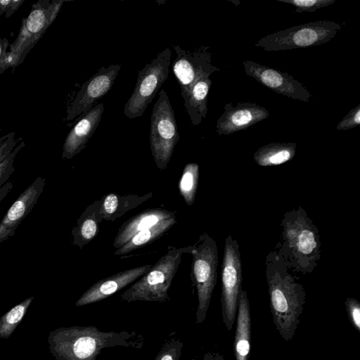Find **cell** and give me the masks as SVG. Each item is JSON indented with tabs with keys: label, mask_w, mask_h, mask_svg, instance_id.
Returning a JSON list of instances; mask_svg holds the SVG:
<instances>
[{
	"label": "cell",
	"mask_w": 360,
	"mask_h": 360,
	"mask_svg": "<svg viewBox=\"0 0 360 360\" xmlns=\"http://www.w3.org/2000/svg\"><path fill=\"white\" fill-rule=\"evenodd\" d=\"M153 196V193L143 195L129 193L120 195L110 193L101 199L99 216L101 221H114L123 216L128 211L139 206L148 200Z\"/></svg>",
	"instance_id": "ffe728a7"
},
{
	"label": "cell",
	"mask_w": 360,
	"mask_h": 360,
	"mask_svg": "<svg viewBox=\"0 0 360 360\" xmlns=\"http://www.w3.org/2000/svg\"><path fill=\"white\" fill-rule=\"evenodd\" d=\"M193 245L184 248L168 246L167 252L120 295L127 302L134 301L165 302L169 300L168 291L184 253H191Z\"/></svg>",
	"instance_id": "277c9868"
},
{
	"label": "cell",
	"mask_w": 360,
	"mask_h": 360,
	"mask_svg": "<svg viewBox=\"0 0 360 360\" xmlns=\"http://www.w3.org/2000/svg\"><path fill=\"white\" fill-rule=\"evenodd\" d=\"M191 360H196V359H191Z\"/></svg>",
	"instance_id": "74e56055"
},
{
	"label": "cell",
	"mask_w": 360,
	"mask_h": 360,
	"mask_svg": "<svg viewBox=\"0 0 360 360\" xmlns=\"http://www.w3.org/2000/svg\"><path fill=\"white\" fill-rule=\"evenodd\" d=\"M8 40L6 38H0V66L5 54L8 52Z\"/></svg>",
	"instance_id": "e575fe53"
},
{
	"label": "cell",
	"mask_w": 360,
	"mask_h": 360,
	"mask_svg": "<svg viewBox=\"0 0 360 360\" xmlns=\"http://www.w3.org/2000/svg\"><path fill=\"white\" fill-rule=\"evenodd\" d=\"M101 199L96 200L86 207L72 227L71 234L72 244L82 249L98 233L99 224L102 222L99 210Z\"/></svg>",
	"instance_id": "44dd1931"
},
{
	"label": "cell",
	"mask_w": 360,
	"mask_h": 360,
	"mask_svg": "<svg viewBox=\"0 0 360 360\" xmlns=\"http://www.w3.org/2000/svg\"><path fill=\"white\" fill-rule=\"evenodd\" d=\"M199 165L197 163H188L184 167L179 182V190L184 202L188 206L195 200L199 181Z\"/></svg>",
	"instance_id": "d4e9b609"
},
{
	"label": "cell",
	"mask_w": 360,
	"mask_h": 360,
	"mask_svg": "<svg viewBox=\"0 0 360 360\" xmlns=\"http://www.w3.org/2000/svg\"><path fill=\"white\" fill-rule=\"evenodd\" d=\"M176 223V217H173L141 231L122 246L116 249L114 255L121 257L154 242L166 234Z\"/></svg>",
	"instance_id": "7402d4cb"
},
{
	"label": "cell",
	"mask_w": 360,
	"mask_h": 360,
	"mask_svg": "<svg viewBox=\"0 0 360 360\" xmlns=\"http://www.w3.org/2000/svg\"><path fill=\"white\" fill-rule=\"evenodd\" d=\"M25 141L21 139L14 149L0 162V188L8 181L15 171L13 162L18 153L25 147Z\"/></svg>",
	"instance_id": "83f0119b"
},
{
	"label": "cell",
	"mask_w": 360,
	"mask_h": 360,
	"mask_svg": "<svg viewBox=\"0 0 360 360\" xmlns=\"http://www.w3.org/2000/svg\"><path fill=\"white\" fill-rule=\"evenodd\" d=\"M265 276L274 324L281 338L290 341L304 310V288L274 249L266 257Z\"/></svg>",
	"instance_id": "6da1fadb"
},
{
	"label": "cell",
	"mask_w": 360,
	"mask_h": 360,
	"mask_svg": "<svg viewBox=\"0 0 360 360\" xmlns=\"http://www.w3.org/2000/svg\"><path fill=\"white\" fill-rule=\"evenodd\" d=\"M176 57L173 61L174 74L181 87V94L184 103L187 101L193 85L200 79L210 77L219 68L211 63L212 54L208 47H201L191 53L179 46H173Z\"/></svg>",
	"instance_id": "8fae6325"
},
{
	"label": "cell",
	"mask_w": 360,
	"mask_h": 360,
	"mask_svg": "<svg viewBox=\"0 0 360 360\" xmlns=\"http://www.w3.org/2000/svg\"><path fill=\"white\" fill-rule=\"evenodd\" d=\"M13 183L11 181H7L2 187L0 188V202L9 193L13 188Z\"/></svg>",
	"instance_id": "d590c367"
},
{
	"label": "cell",
	"mask_w": 360,
	"mask_h": 360,
	"mask_svg": "<svg viewBox=\"0 0 360 360\" xmlns=\"http://www.w3.org/2000/svg\"><path fill=\"white\" fill-rule=\"evenodd\" d=\"M278 2L288 4L295 7V12H316L318 9L327 7L336 0H276Z\"/></svg>",
	"instance_id": "f1b7e54d"
},
{
	"label": "cell",
	"mask_w": 360,
	"mask_h": 360,
	"mask_svg": "<svg viewBox=\"0 0 360 360\" xmlns=\"http://www.w3.org/2000/svg\"><path fill=\"white\" fill-rule=\"evenodd\" d=\"M321 246L319 230L302 207L284 214L274 250L292 272L311 274L320 261Z\"/></svg>",
	"instance_id": "7a4b0ae2"
},
{
	"label": "cell",
	"mask_w": 360,
	"mask_h": 360,
	"mask_svg": "<svg viewBox=\"0 0 360 360\" xmlns=\"http://www.w3.org/2000/svg\"><path fill=\"white\" fill-rule=\"evenodd\" d=\"M212 85L210 77L199 79L192 87L184 107L193 125L200 124L207 112V96Z\"/></svg>",
	"instance_id": "cb8c5ba5"
},
{
	"label": "cell",
	"mask_w": 360,
	"mask_h": 360,
	"mask_svg": "<svg viewBox=\"0 0 360 360\" xmlns=\"http://www.w3.org/2000/svg\"><path fill=\"white\" fill-rule=\"evenodd\" d=\"M51 343L58 360H96L106 348L141 349L143 337L135 331L105 332L94 326H72L54 331Z\"/></svg>",
	"instance_id": "3957f363"
},
{
	"label": "cell",
	"mask_w": 360,
	"mask_h": 360,
	"mask_svg": "<svg viewBox=\"0 0 360 360\" xmlns=\"http://www.w3.org/2000/svg\"><path fill=\"white\" fill-rule=\"evenodd\" d=\"M224 109L216 125V131L219 135H230L246 129L270 116L264 107L249 101L239 102L236 105L228 103Z\"/></svg>",
	"instance_id": "5bb4252c"
},
{
	"label": "cell",
	"mask_w": 360,
	"mask_h": 360,
	"mask_svg": "<svg viewBox=\"0 0 360 360\" xmlns=\"http://www.w3.org/2000/svg\"><path fill=\"white\" fill-rule=\"evenodd\" d=\"M360 124V105L351 109L349 112L338 124L336 129L338 131L348 130L358 127Z\"/></svg>",
	"instance_id": "f546056e"
},
{
	"label": "cell",
	"mask_w": 360,
	"mask_h": 360,
	"mask_svg": "<svg viewBox=\"0 0 360 360\" xmlns=\"http://www.w3.org/2000/svg\"><path fill=\"white\" fill-rule=\"evenodd\" d=\"M345 305L351 323L360 332V303L354 298L347 297Z\"/></svg>",
	"instance_id": "4dcf8cb0"
},
{
	"label": "cell",
	"mask_w": 360,
	"mask_h": 360,
	"mask_svg": "<svg viewBox=\"0 0 360 360\" xmlns=\"http://www.w3.org/2000/svg\"><path fill=\"white\" fill-rule=\"evenodd\" d=\"M24 58L19 53L8 51L1 63L0 66V74H2L6 70L9 68H13L18 66L19 64L22 63Z\"/></svg>",
	"instance_id": "d6a6232c"
},
{
	"label": "cell",
	"mask_w": 360,
	"mask_h": 360,
	"mask_svg": "<svg viewBox=\"0 0 360 360\" xmlns=\"http://www.w3.org/2000/svg\"><path fill=\"white\" fill-rule=\"evenodd\" d=\"M191 279L197 290L195 322L202 323L209 309L217 278L218 249L215 240L207 233L199 236L191 252Z\"/></svg>",
	"instance_id": "5b68a950"
},
{
	"label": "cell",
	"mask_w": 360,
	"mask_h": 360,
	"mask_svg": "<svg viewBox=\"0 0 360 360\" xmlns=\"http://www.w3.org/2000/svg\"><path fill=\"white\" fill-rule=\"evenodd\" d=\"M24 0H11L7 11L5 13L7 18H10L22 4Z\"/></svg>",
	"instance_id": "836d02e7"
},
{
	"label": "cell",
	"mask_w": 360,
	"mask_h": 360,
	"mask_svg": "<svg viewBox=\"0 0 360 360\" xmlns=\"http://www.w3.org/2000/svg\"><path fill=\"white\" fill-rule=\"evenodd\" d=\"M103 111V103H98L84 114L73 126L63 143V159H72L86 147V143L99 124Z\"/></svg>",
	"instance_id": "e0dca14e"
},
{
	"label": "cell",
	"mask_w": 360,
	"mask_h": 360,
	"mask_svg": "<svg viewBox=\"0 0 360 360\" xmlns=\"http://www.w3.org/2000/svg\"><path fill=\"white\" fill-rule=\"evenodd\" d=\"M296 148L295 142H272L257 150L253 154V159L262 167L279 165L295 157Z\"/></svg>",
	"instance_id": "603a6c76"
},
{
	"label": "cell",
	"mask_w": 360,
	"mask_h": 360,
	"mask_svg": "<svg viewBox=\"0 0 360 360\" xmlns=\"http://www.w3.org/2000/svg\"><path fill=\"white\" fill-rule=\"evenodd\" d=\"M64 1L40 0L33 4L30 14L22 20V25L10 51L24 58L56 18Z\"/></svg>",
	"instance_id": "30bf717a"
},
{
	"label": "cell",
	"mask_w": 360,
	"mask_h": 360,
	"mask_svg": "<svg viewBox=\"0 0 360 360\" xmlns=\"http://www.w3.org/2000/svg\"><path fill=\"white\" fill-rule=\"evenodd\" d=\"M242 263L238 242L232 235L225 239L221 264V314L225 327L230 331L236 318L242 291Z\"/></svg>",
	"instance_id": "9c48e42d"
},
{
	"label": "cell",
	"mask_w": 360,
	"mask_h": 360,
	"mask_svg": "<svg viewBox=\"0 0 360 360\" xmlns=\"http://www.w3.org/2000/svg\"><path fill=\"white\" fill-rule=\"evenodd\" d=\"M179 139L174 112L164 89L155 103L150 120L149 141L157 167L167 168Z\"/></svg>",
	"instance_id": "52a82bcc"
},
{
	"label": "cell",
	"mask_w": 360,
	"mask_h": 360,
	"mask_svg": "<svg viewBox=\"0 0 360 360\" xmlns=\"http://www.w3.org/2000/svg\"><path fill=\"white\" fill-rule=\"evenodd\" d=\"M20 140L21 138H15L14 131L0 137V162L14 149Z\"/></svg>",
	"instance_id": "1f68e13d"
},
{
	"label": "cell",
	"mask_w": 360,
	"mask_h": 360,
	"mask_svg": "<svg viewBox=\"0 0 360 360\" xmlns=\"http://www.w3.org/2000/svg\"><path fill=\"white\" fill-rule=\"evenodd\" d=\"M183 342L178 338L169 337L162 345L154 360H179Z\"/></svg>",
	"instance_id": "4316f807"
},
{
	"label": "cell",
	"mask_w": 360,
	"mask_h": 360,
	"mask_svg": "<svg viewBox=\"0 0 360 360\" xmlns=\"http://www.w3.org/2000/svg\"><path fill=\"white\" fill-rule=\"evenodd\" d=\"M342 25L338 22L329 20L307 22L269 34L259 39L255 46L266 51L319 46L331 40Z\"/></svg>",
	"instance_id": "8992f818"
},
{
	"label": "cell",
	"mask_w": 360,
	"mask_h": 360,
	"mask_svg": "<svg viewBox=\"0 0 360 360\" xmlns=\"http://www.w3.org/2000/svg\"><path fill=\"white\" fill-rule=\"evenodd\" d=\"M173 217H176L174 212L162 207L142 211L122 224L114 238L112 245L118 249L141 231Z\"/></svg>",
	"instance_id": "ac0fdd59"
},
{
	"label": "cell",
	"mask_w": 360,
	"mask_h": 360,
	"mask_svg": "<svg viewBox=\"0 0 360 360\" xmlns=\"http://www.w3.org/2000/svg\"><path fill=\"white\" fill-rule=\"evenodd\" d=\"M170 60L171 51L167 48L139 71L134 91L124 108L128 118H136L144 113L168 77Z\"/></svg>",
	"instance_id": "ba28073f"
},
{
	"label": "cell",
	"mask_w": 360,
	"mask_h": 360,
	"mask_svg": "<svg viewBox=\"0 0 360 360\" xmlns=\"http://www.w3.org/2000/svg\"><path fill=\"white\" fill-rule=\"evenodd\" d=\"M236 328L233 342L236 360H249L251 338V318L248 293L242 290L236 314Z\"/></svg>",
	"instance_id": "d6986e66"
},
{
	"label": "cell",
	"mask_w": 360,
	"mask_h": 360,
	"mask_svg": "<svg viewBox=\"0 0 360 360\" xmlns=\"http://www.w3.org/2000/svg\"><path fill=\"white\" fill-rule=\"evenodd\" d=\"M151 264L131 268L103 278L90 286L76 302L77 307L96 303L132 284L151 267Z\"/></svg>",
	"instance_id": "2e32d148"
},
{
	"label": "cell",
	"mask_w": 360,
	"mask_h": 360,
	"mask_svg": "<svg viewBox=\"0 0 360 360\" xmlns=\"http://www.w3.org/2000/svg\"><path fill=\"white\" fill-rule=\"evenodd\" d=\"M45 184L44 177H37L9 207L0 222V243L14 236L19 224L37 204Z\"/></svg>",
	"instance_id": "9a60e30c"
},
{
	"label": "cell",
	"mask_w": 360,
	"mask_h": 360,
	"mask_svg": "<svg viewBox=\"0 0 360 360\" xmlns=\"http://www.w3.org/2000/svg\"><path fill=\"white\" fill-rule=\"evenodd\" d=\"M120 69V65L101 67L86 81L68 106L66 120H72L91 110L94 104L110 90Z\"/></svg>",
	"instance_id": "4fadbf2b"
},
{
	"label": "cell",
	"mask_w": 360,
	"mask_h": 360,
	"mask_svg": "<svg viewBox=\"0 0 360 360\" xmlns=\"http://www.w3.org/2000/svg\"><path fill=\"white\" fill-rule=\"evenodd\" d=\"M243 65L247 75L278 94L306 103L313 97L301 82L288 72L249 60H244Z\"/></svg>",
	"instance_id": "7c38bea8"
},
{
	"label": "cell",
	"mask_w": 360,
	"mask_h": 360,
	"mask_svg": "<svg viewBox=\"0 0 360 360\" xmlns=\"http://www.w3.org/2000/svg\"><path fill=\"white\" fill-rule=\"evenodd\" d=\"M34 297H30L15 306L0 319V338H8L22 319Z\"/></svg>",
	"instance_id": "484cf974"
},
{
	"label": "cell",
	"mask_w": 360,
	"mask_h": 360,
	"mask_svg": "<svg viewBox=\"0 0 360 360\" xmlns=\"http://www.w3.org/2000/svg\"><path fill=\"white\" fill-rule=\"evenodd\" d=\"M11 0H0V17L6 12Z\"/></svg>",
	"instance_id": "8d00e7d4"
}]
</instances>
